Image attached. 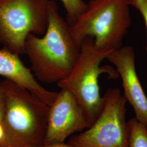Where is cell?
<instances>
[{
	"instance_id": "6da1fadb",
	"label": "cell",
	"mask_w": 147,
	"mask_h": 147,
	"mask_svg": "<svg viewBox=\"0 0 147 147\" xmlns=\"http://www.w3.org/2000/svg\"><path fill=\"white\" fill-rule=\"evenodd\" d=\"M80 51L70 25L61 15L56 2L50 0L47 31L42 36L29 34L25 42V55L34 75L43 83L57 84L71 71Z\"/></svg>"
},
{
	"instance_id": "7a4b0ae2",
	"label": "cell",
	"mask_w": 147,
	"mask_h": 147,
	"mask_svg": "<svg viewBox=\"0 0 147 147\" xmlns=\"http://www.w3.org/2000/svg\"><path fill=\"white\" fill-rule=\"evenodd\" d=\"M0 84L5 98L4 129L8 147L44 144L49 106L7 79Z\"/></svg>"
},
{
	"instance_id": "3957f363",
	"label": "cell",
	"mask_w": 147,
	"mask_h": 147,
	"mask_svg": "<svg viewBox=\"0 0 147 147\" xmlns=\"http://www.w3.org/2000/svg\"><path fill=\"white\" fill-rule=\"evenodd\" d=\"M112 52L96 47L93 38H85L81 43L79 57L73 68L57 84L61 89L68 90L75 97L90 125L99 115L102 106L103 98L99 85L100 75L107 74L111 79L119 77L117 70L112 67L100 66Z\"/></svg>"
},
{
	"instance_id": "277c9868",
	"label": "cell",
	"mask_w": 147,
	"mask_h": 147,
	"mask_svg": "<svg viewBox=\"0 0 147 147\" xmlns=\"http://www.w3.org/2000/svg\"><path fill=\"white\" fill-rule=\"evenodd\" d=\"M125 0H92L70 25L71 34L81 45L86 37L94 39L98 48L113 51L122 47L131 24Z\"/></svg>"
},
{
	"instance_id": "5b68a950",
	"label": "cell",
	"mask_w": 147,
	"mask_h": 147,
	"mask_svg": "<svg viewBox=\"0 0 147 147\" xmlns=\"http://www.w3.org/2000/svg\"><path fill=\"white\" fill-rule=\"evenodd\" d=\"M50 0H0V44L18 56L25 55L28 36H42L49 24Z\"/></svg>"
},
{
	"instance_id": "8992f818",
	"label": "cell",
	"mask_w": 147,
	"mask_h": 147,
	"mask_svg": "<svg viewBox=\"0 0 147 147\" xmlns=\"http://www.w3.org/2000/svg\"><path fill=\"white\" fill-rule=\"evenodd\" d=\"M102 98L101 110L94 121L71 137L68 144L75 147H127L126 99L116 88L108 89Z\"/></svg>"
},
{
	"instance_id": "52a82bcc",
	"label": "cell",
	"mask_w": 147,
	"mask_h": 147,
	"mask_svg": "<svg viewBox=\"0 0 147 147\" xmlns=\"http://www.w3.org/2000/svg\"><path fill=\"white\" fill-rule=\"evenodd\" d=\"M90 126L84 111L72 94L61 89L49 106L44 144L64 143L66 139Z\"/></svg>"
},
{
	"instance_id": "ba28073f",
	"label": "cell",
	"mask_w": 147,
	"mask_h": 147,
	"mask_svg": "<svg viewBox=\"0 0 147 147\" xmlns=\"http://www.w3.org/2000/svg\"><path fill=\"white\" fill-rule=\"evenodd\" d=\"M106 59L115 66L121 76L123 95L133 107L135 118L147 125V97L137 74L134 48L122 46L111 53Z\"/></svg>"
},
{
	"instance_id": "9c48e42d",
	"label": "cell",
	"mask_w": 147,
	"mask_h": 147,
	"mask_svg": "<svg viewBox=\"0 0 147 147\" xmlns=\"http://www.w3.org/2000/svg\"><path fill=\"white\" fill-rule=\"evenodd\" d=\"M0 75L27 89L45 104L50 106L58 92L46 89L40 84L18 56L2 48L0 49Z\"/></svg>"
},
{
	"instance_id": "30bf717a",
	"label": "cell",
	"mask_w": 147,
	"mask_h": 147,
	"mask_svg": "<svg viewBox=\"0 0 147 147\" xmlns=\"http://www.w3.org/2000/svg\"><path fill=\"white\" fill-rule=\"evenodd\" d=\"M127 147H147V125L136 118L127 121Z\"/></svg>"
},
{
	"instance_id": "8fae6325",
	"label": "cell",
	"mask_w": 147,
	"mask_h": 147,
	"mask_svg": "<svg viewBox=\"0 0 147 147\" xmlns=\"http://www.w3.org/2000/svg\"><path fill=\"white\" fill-rule=\"evenodd\" d=\"M67 13L66 20L71 25L86 9L87 4L83 0H60Z\"/></svg>"
},
{
	"instance_id": "7c38bea8",
	"label": "cell",
	"mask_w": 147,
	"mask_h": 147,
	"mask_svg": "<svg viewBox=\"0 0 147 147\" xmlns=\"http://www.w3.org/2000/svg\"><path fill=\"white\" fill-rule=\"evenodd\" d=\"M5 109V95L3 90L0 84V147H8L3 125Z\"/></svg>"
},
{
	"instance_id": "4fadbf2b",
	"label": "cell",
	"mask_w": 147,
	"mask_h": 147,
	"mask_svg": "<svg viewBox=\"0 0 147 147\" xmlns=\"http://www.w3.org/2000/svg\"><path fill=\"white\" fill-rule=\"evenodd\" d=\"M129 5L133 6L140 11L144 22L147 37V0H125Z\"/></svg>"
},
{
	"instance_id": "5bb4252c",
	"label": "cell",
	"mask_w": 147,
	"mask_h": 147,
	"mask_svg": "<svg viewBox=\"0 0 147 147\" xmlns=\"http://www.w3.org/2000/svg\"><path fill=\"white\" fill-rule=\"evenodd\" d=\"M33 147H75L69 144L68 143H53L50 144H42L41 146Z\"/></svg>"
}]
</instances>
